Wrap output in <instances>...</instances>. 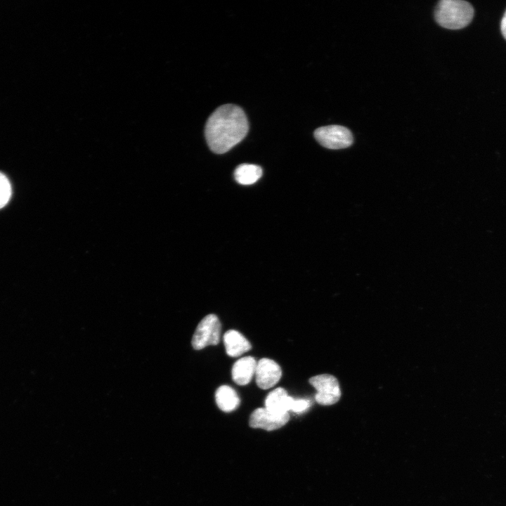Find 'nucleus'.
I'll return each instance as SVG.
<instances>
[{"label": "nucleus", "mask_w": 506, "mask_h": 506, "mask_svg": "<svg viewBox=\"0 0 506 506\" xmlns=\"http://www.w3.org/2000/svg\"><path fill=\"white\" fill-rule=\"evenodd\" d=\"M221 325L215 314L205 316L197 325L192 339L194 349L200 350L209 345H216L220 339Z\"/></svg>", "instance_id": "7ed1b4c3"}, {"label": "nucleus", "mask_w": 506, "mask_h": 506, "mask_svg": "<svg viewBox=\"0 0 506 506\" xmlns=\"http://www.w3.org/2000/svg\"><path fill=\"white\" fill-rule=\"evenodd\" d=\"M474 16L472 6L462 0H441L434 11L436 22L450 30L462 29L469 24Z\"/></svg>", "instance_id": "f03ea898"}, {"label": "nucleus", "mask_w": 506, "mask_h": 506, "mask_svg": "<svg viewBox=\"0 0 506 506\" xmlns=\"http://www.w3.org/2000/svg\"><path fill=\"white\" fill-rule=\"evenodd\" d=\"M500 30L504 38L506 39V11L501 20Z\"/></svg>", "instance_id": "2eb2a0df"}, {"label": "nucleus", "mask_w": 506, "mask_h": 506, "mask_svg": "<svg viewBox=\"0 0 506 506\" xmlns=\"http://www.w3.org/2000/svg\"><path fill=\"white\" fill-rule=\"evenodd\" d=\"M249 125L240 107L226 104L219 107L208 118L205 138L210 150L217 154L228 152L247 135Z\"/></svg>", "instance_id": "f257e3e1"}, {"label": "nucleus", "mask_w": 506, "mask_h": 506, "mask_svg": "<svg viewBox=\"0 0 506 506\" xmlns=\"http://www.w3.org/2000/svg\"><path fill=\"white\" fill-rule=\"evenodd\" d=\"M311 404V401L308 399L294 398L290 410L298 414L302 413L310 408Z\"/></svg>", "instance_id": "4468645a"}, {"label": "nucleus", "mask_w": 506, "mask_h": 506, "mask_svg": "<svg viewBox=\"0 0 506 506\" xmlns=\"http://www.w3.org/2000/svg\"><path fill=\"white\" fill-rule=\"evenodd\" d=\"M314 137L323 147L337 150L349 147L353 141L351 131L340 125H329L316 129Z\"/></svg>", "instance_id": "20e7f679"}, {"label": "nucleus", "mask_w": 506, "mask_h": 506, "mask_svg": "<svg viewBox=\"0 0 506 506\" xmlns=\"http://www.w3.org/2000/svg\"><path fill=\"white\" fill-rule=\"evenodd\" d=\"M226 353L231 357H238L249 351L252 345L238 331L228 330L223 335Z\"/></svg>", "instance_id": "9d476101"}, {"label": "nucleus", "mask_w": 506, "mask_h": 506, "mask_svg": "<svg viewBox=\"0 0 506 506\" xmlns=\"http://www.w3.org/2000/svg\"><path fill=\"white\" fill-rule=\"evenodd\" d=\"M309 383L316 389V402L320 405L329 406L336 403L341 396V391L335 377L323 374L309 379Z\"/></svg>", "instance_id": "39448f33"}, {"label": "nucleus", "mask_w": 506, "mask_h": 506, "mask_svg": "<svg viewBox=\"0 0 506 506\" xmlns=\"http://www.w3.org/2000/svg\"><path fill=\"white\" fill-rule=\"evenodd\" d=\"M11 196V186L7 177L0 172V209L9 201Z\"/></svg>", "instance_id": "ddd939ff"}, {"label": "nucleus", "mask_w": 506, "mask_h": 506, "mask_svg": "<svg viewBox=\"0 0 506 506\" xmlns=\"http://www.w3.org/2000/svg\"><path fill=\"white\" fill-rule=\"evenodd\" d=\"M254 375L257 386L262 389H268L280 379L282 370L273 360L264 358L257 362Z\"/></svg>", "instance_id": "423d86ee"}, {"label": "nucleus", "mask_w": 506, "mask_h": 506, "mask_svg": "<svg viewBox=\"0 0 506 506\" xmlns=\"http://www.w3.org/2000/svg\"><path fill=\"white\" fill-rule=\"evenodd\" d=\"M261 175V168L252 164H242L234 171L235 181L242 185H252L257 182Z\"/></svg>", "instance_id": "f8f14e48"}, {"label": "nucleus", "mask_w": 506, "mask_h": 506, "mask_svg": "<svg viewBox=\"0 0 506 506\" xmlns=\"http://www.w3.org/2000/svg\"><path fill=\"white\" fill-rule=\"evenodd\" d=\"M293 400L294 398L289 396L285 389L278 387L267 395L265 408L275 414H285L291 410Z\"/></svg>", "instance_id": "6e6552de"}, {"label": "nucleus", "mask_w": 506, "mask_h": 506, "mask_svg": "<svg viewBox=\"0 0 506 506\" xmlns=\"http://www.w3.org/2000/svg\"><path fill=\"white\" fill-rule=\"evenodd\" d=\"M289 419V413L278 415L269 411L266 408H259L255 409L250 415L249 424L252 428L273 431L284 426Z\"/></svg>", "instance_id": "0eeeda50"}, {"label": "nucleus", "mask_w": 506, "mask_h": 506, "mask_svg": "<svg viewBox=\"0 0 506 506\" xmlns=\"http://www.w3.org/2000/svg\"><path fill=\"white\" fill-rule=\"evenodd\" d=\"M257 361L252 356L238 359L232 368V379L238 385H246L255 374Z\"/></svg>", "instance_id": "1a4fd4ad"}, {"label": "nucleus", "mask_w": 506, "mask_h": 506, "mask_svg": "<svg viewBox=\"0 0 506 506\" xmlns=\"http://www.w3.org/2000/svg\"><path fill=\"white\" fill-rule=\"evenodd\" d=\"M215 399L218 407L226 413L235 410L240 403L237 392L228 385H222L216 389Z\"/></svg>", "instance_id": "9b49d317"}]
</instances>
